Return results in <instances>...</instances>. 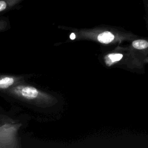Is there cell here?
Listing matches in <instances>:
<instances>
[{"label":"cell","instance_id":"obj_6","mask_svg":"<svg viewBox=\"0 0 148 148\" xmlns=\"http://www.w3.org/2000/svg\"><path fill=\"white\" fill-rule=\"evenodd\" d=\"M18 0H0V12H2L8 7V5H14V2Z\"/></svg>","mask_w":148,"mask_h":148},{"label":"cell","instance_id":"obj_1","mask_svg":"<svg viewBox=\"0 0 148 148\" xmlns=\"http://www.w3.org/2000/svg\"><path fill=\"white\" fill-rule=\"evenodd\" d=\"M138 37L132 32L110 26L90 28H72L69 38L72 40H87L104 46L120 45L130 42Z\"/></svg>","mask_w":148,"mask_h":148},{"label":"cell","instance_id":"obj_5","mask_svg":"<svg viewBox=\"0 0 148 148\" xmlns=\"http://www.w3.org/2000/svg\"><path fill=\"white\" fill-rule=\"evenodd\" d=\"M14 83V79L12 77H4L0 80V88H7Z\"/></svg>","mask_w":148,"mask_h":148},{"label":"cell","instance_id":"obj_4","mask_svg":"<svg viewBox=\"0 0 148 148\" xmlns=\"http://www.w3.org/2000/svg\"><path fill=\"white\" fill-rule=\"evenodd\" d=\"M22 95L28 99H33L37 97L38 94V90L33 87H25L21 91Z\"/></svg>","mask_w":148,"mask_h":148},{"label":"cell","instance_id":"obj_7","mask_svg":"<svg viewBox=\"0 0 148 148\" xmlns=\"http://www.w3.org/2000/svg\"><path fill=\"white\" fill-rule=\"evenodd\" d=\"M145 10L146 13V22L147 25L148 26V0H146L145 2Z\"/></svg>","mask_w":148,"mask_h":148},{"label":"cell","instance_id":"obj_2","mask_svg":"<svg viewBox=\"0 0 148 148\" xmlns=\"http://www.w3.org/2000/svg\"><path fill=\"white\" fill-rule=\"evenodd\" d=\"M101 63L108 68L118 67L135 72L144 71L147 62L137 54L128 45H117L101 55Z\"/></svg>","mask_w":148,"mask_h":148},{"label":"cell","instance_id":"obj_3","mask_svg":"<svg viewBox=\"0 0 148 148\" xmlns=\"http://www.w3.org/2000/svg\"><path fill=\"white\" fill-rule=\"evenodd\" d=\"M128 46L148 64V38L137 37L129 42Z\"/></svg>","mask_w":148,"mask_h":148}]
</instances>
